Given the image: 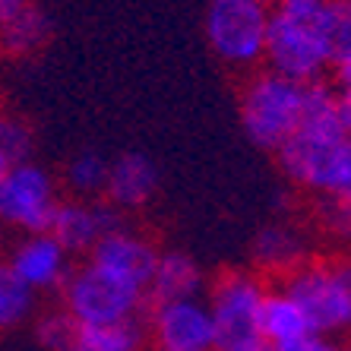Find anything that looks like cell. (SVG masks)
I'll return each mask as SVG.
<instances>
[{"instance_id":"obj_1","label":"cell","mask_w":351,"mask_h":351,"mask_svg":"<svg viewBox=\"0 0 351 351\" xmlns=\"http://www.w3.org/2000/svg\"><path fill=\"white\" fill-rule=\"evenodd\" d=\"M263 64L269 73L311 86L351 82V0H276Z\"/></svg>"},{"instance_id":"obj_2","label":"cell","mask_w":351,"mask_h":351,"mask_svg":"<svg viewBox=\"0 0 351 351\" xmlns=\"http://www.w3.org/2000/svg\"><path fill=\"white\" fill-rule=\"evenodd\" d=\"M278 168L298 190L317 199L351 196V92L329 80L304 92L298 130L276 149Z\"/></svg>"},{"instance_id":"obj_3","label":"cell","mask_w":351,"mask_h":351,"mask_svg":"<svg viewBox=\"0 0 351 351\" xmlns=\"http://www.w3.org/2000/svg\"><path fill=\"white\" fill-rule=\"evenodd\" d=\"M60 298H64V311L76 319V326H121V323L143 319L146 313L143 288L89 260L70 269Z\"/></svg>"},{"instance_id":"obj_4","label":"cell","mask_w":351,"mask_h":351,"mask_svg":"<svg viewBox=\"0 0 351 351\" xmlns=\"http://www.w3.org/2000/svg\"><path fill=\"white\" fill-rule=\"evenodd\" d=\"M282 291L304 311L307 323L319 335H342L351 323V269L345 260H307L285 276Z\"/></svg>"},{"instance_id":"obj_5","label":"cell","mask_w":351,"mask_h":351,"mask_svg":"<svg viewBox=\"0 0 351 351\" xmlns=\"http://www.w3.org/2000/svg\"><path fill=\"white\" fill-rule=\"evenodd\" d=\"M307 86L260 70L241 89V127L254 146L276 152L301 123Z\"/></svg>"},{"instance_id":"obj_6","label":"cell","mask_w":351,"mask_h":351,"mask_svg":"<svg viewBox=\"0 0 351 351\" xmlns=\"http://www.w3.org/2000/svg\"><path fill=\"white\" fill-rule=\"evenodd\" d=\"M266 282L256 272L231 269L221 272L203 298L213 317L215 348L219 351H247L263 345L260 339V311L266 298Z\"/></svg>"},{"instance_id":"obj_7","label":"cell","mask_w":351,"mask_h":351,"mask_svg":"<svg viewBox=\"0 0 351 351\" xmlns=\"http://www.w3.org/2000/svg\"><path fill=\"white\" fill-rule=\"evenodd\" d=\"M269 29V0H209L203 32L213 54L234 70L263 64Z\"/></svg>"},{"instance_id":"obj_8","label":"cell","mask_w":351,"mask_h":351,"mask_svg":"<svg viewBox=\"0 0 351 351\" xmlns=\"http://www.w3.org/2000/svg\"><path fill=\"white\" fill-rule=\"evenodd\" d=\"M58 184L32 158L10 165L0 178V225L19 234H41L48 231L54 209H58Z\"/></svg>"},{"instance_id":"obj_9","label":"cell","mask_w":351,"mask_h":351,"mask_svg":"<svg viewBox=\"0 0 351 351\" xmlns=\"http://www.w3.org/2000/svg\"><path fill=\"white\" fill-rule=\"evenodd\" d=\"M143 317V332L152 351H219L213 317L203 298L152 304Z\"/></svg>"},{"instance_id":"obj_10","label":"cell","mask_w":351,"mask_h":351,"mask_svg":"<svg viewBox=\"0 0 351 351\" xmlns=\"http://www.w3.org/2000/svg\"><path fill=\"white\" fill-rule=\"evenodd\" d=\"M123 225V215L105 199H60L48 234L64 247L70 256H89V250L108 234Z\"/></svg>"},{"instance_id":"obj_11","label":"cell","mask_w":351,"mask_h":351,"mask_svg":"<svg viewBox=\"0 0 351 351\" xmlns=\"http://www.w3.org/2000/svg\"><path fill=\"white\" fill-rule=\"evenodd\" d=\"M7 266L25 288H32L35 294H45L64 288L66 276L73 269V256L48 231H41V234H23V241L13 247Z\"/></svg>"},{"instance_id":"obj_12","label":"cell","mask_w":351,"mask_h":351,"mask_svg":"<svg viewBox=\"0 0 351 351\" xmlns=\"http://www.w3.org/2000/svg\"><path fill=\"white\" fill-rule=\"evenodd\" d=\"M86 260L108 272H114V276L127 278V282H133L136 288L146 291L149 276H152L156 260H158V247H156V241H149L146 234H139V231H130L121 225V228L108 231L89 250Z\"/></svg>"},{"instance_id":"obj_13","label":"cell","mask_w":351,"mask_h":351,"mask_svg":"<svg viewBox=\"0 0 351 351\" xmlns=\"http://www.w3.org/2000/svg\"><path fill=\"white\" fill-rule=\"evenodd\" d=\"M158 184H162L158 165L146 152H123L114 162H108V180L101 199L121 215L136 213L156 199Z\"/></svg>"},{"instance_id":"obj_14","label":"cell","mask_w":351,"mask_h":351,"mask_svg":"<svg viewBox=\"0 0 351 351\" xmlns=\"http://www.w3.org/2000/svg\"><path fill=\"white\" fill-rule=\"evenodd\" d=\"M311 260V241L301 225L294 221H269L263 225L254 237V263L256 276H276L285 278L298 266Z\"/></svg>"},{"instance_id":"obj_15","label":"cell","mask_w":351,"mask_h":351,"mask_svg":"<svg viewBox=\"0 0 351 351\" xmlns=\"http://www.w3.org/2000/svg\"><path fill=\"white\" fill-rule=\"evenodd\" d=\"M203 291L206 276L193 256L184 250H158L156 269L146 285V307L168 301H193L203 298Z\"/></svg>"},{"instance_id":"obj_16","label":"cell","mask_w":351,"mask_h":351,"mask_svg":"<svg viewBox=\"0 0 351 351\" xmlns=\"http://www.w3.org/2000/svg\"><path fill=\"white\" fill-rule=\"evenodd\" d=\"M307 332H313L304 311L288 298L282 288H269L263 298V311H260V339L269 348H282L291 345L298 339H304Z\"/></svg>"},{"instance_id":"obj_17","label":"cell","mask_w":351,"mask_h":351,"mask_svg":"<svg viewBox=\"0 0 351 351\" xmlns=\"http://www.w3.org/2000/svg\"><path fill=\"white\" fill-rule=\"evenodd\" d=\"M51 38V19L38 3H29L19 13L0 23V51L10 58H32Z\"/></svg>"},{"instance_id":"obj_18","label":"cell","mask_w":351,"mask_h":351,"mask_svg":"<svg viewBox=\"0 0 351 351\" xmlns=\"http://www.w3.org/2000/svg\"><path fill=\"white\" fill-rule=\"evenodd\" d=\"M108 180V158L95 149H82L70 158L64 171V184L73 199H101Z\"/></svg>"},{"instance_id":"obj_19","label":"cell","mask_w":351,"mask_h":351,"mask_svg":"<svg viewBox=\"0 0 351 351\" xmlns=\"http://www.w3.org/2000/svg\"><path fill=\"white\" fill-rule=\"evenodd\" d=\"M73 351H146L143 319L121 326H80Z\"/></svg>"},{"instance_id":"obj_20","label":"cell","mask_w":351,"mask_h":351,"mask_svg":"<svg viewBox=\"0 0 351 351\" xmlns=\"http://www.w3.org/2000/svg\"><path fill=\"white\" fill-rule=\"evenodd\" d=\"M35 301H38V294L13 276L7 260H0V332L23 326L35 313Z\"/></svg>"},{"instance_id":"obj_21","label":"cell","mask_w":351,"mask_h":351,"mask_svg":"<svg viewBox=\"0 0 351 351\" xmlns=\"http://www.w3.org/2000/svg\"><path fill=\"white\" fill-rule=\"evenodd\" d=\"M35 339L45 351H73L76 339H80V326L60 307V311H48L35 319Z\"/></svg>"},{"instance_id":"obj_22","label":"cell","mask_w":351,"mask_h":351,"mask_svg":"<svg viewBox=\"0 0 351 351\" xmlns=\"http://www.w3.org/2000/svg\"><path fill=\"white\" fill-rule=\"evenodd\" d=\"M0 152L10 158V165L25 162L32 156V130L19 117L0 114Z\"/></svg>"},{"instance_id":"obj_23","label":"cell","mask_w":351,"mask_h":351,"mask_svg":"<svg viewBox=\"0 0 351 351\" xmlns=\"http://www.w3.org/2000/svg\"><path fill=\"white\" fill-rule=\"evenodd\" d=\"M319 213V221H323V228L329 231H339V234H348V199H319L317 206Z\"/></svg>"},{"instance_id":"obj_24","label":"cell","mask_w":351,"mask_h":351,"mask_svg":"<svg viewBox=\"0 0 351 351\" xmlns=\"http://www.w3.org/2000/svg\"><path fill=\"white\" fill-rule=\"evenodd\" d=\"M272 351H345L339 339L332 335H319V332H307L304 339L291 345H282V348H272Z\"/></svg>"},{"instance_id":"obj_25","label":"cell","mask_w":351,"mask_h":351,"mask_svg":"<svg viewBox=\"0 0 351 351\" xmlns=\"http://www.w3.org/2000/svg\"><path fill=\"white\" fill-rule=\"evenodd\" d=\"M29 3H35V0H0V23L10 19L13 13H19L23 7H29Z\"/></svg>"},{"instance_id":"obj_26","label":"cell","mask_w":351,"mask_h":351,"mask_svg":"<svg viewBox=\"0 0 351 351\" xmlns=\"http://www.w3.org/2000/svg\"><path fill=\"white\" fill-rule=\"evenodd\" d=\"M7 168H10V158L3 156V152H0V178H3V174H7Z\"/></svg>"},{"instance_id":"obj_27","label":"cell","mask_w":351,"mask_h":351,"mask_svg":"<svg viewBox=\"0 0 351 351\" xmlns=\"http://www.w3.org/2000/svg\"><path fill=\"white\" fill-rule=\"evenodd\" d=\"M247 351H272L269 345H254V348H247Z\"/></svg>"}]
</instances>
